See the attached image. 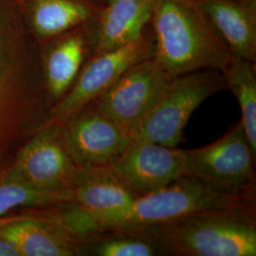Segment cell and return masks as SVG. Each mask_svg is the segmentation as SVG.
Wrapping results in <instances>:
<instances>
[{
    "label": "cell",
    "mask_w": 256,
    "mask_h": 256,
    "mask_svg": "<svg viewBox=\"0 0 256 256\" xmlns=\"http://www.w3.org/2000/svg\"><path fill=\"white\" fill-rule=\"evenodd\" d=\"M149 27L153 56L170 78L203 70L222 72L232 57L194 0H153Z\"/></svg>",
    "instance_id": "cell-2"
},
{
    "label": "cell",
    "mask_w": 256,
    "mask_h": 256,
    "mask_svg": "<svg viewBox=\"0 0 256 256\" xmlns=\"http://www.w3.org/2000/svg\"><path fill=\"white\" fill-rule=\"evenodd\" d=\"M70 189L72 192L70 204L88 212L118 209L138 198L120 182L108 166L77 167Z\"/></svg>",
    "instance_id": "cell-15"
},
{
    "label": "cell",
    "mask_w": 256,
    "mask_h": 256,
    "mask_svg": "<svg viewBox=\"0 0 256 256\" xmlns=\"http://www.w3.org/2000/svg\"><path fill=\"white\" fill-rule=\"evenodd\" d=\"M114 1H146V0H106L104 3H106V2H114Z\"/></svg>",
    "instance_id": "cell-22"
},
{
    "label": "cell",
    "mask_w": 256,
    "mask_h": 256,
    "mask_svg": "<svg viewBox=\"0 0 256 256\" xmlns=\"http://www.w3.org/2000/svg\"><path fill=\"white\" fill-rule=\"evenodd\" d=\"M102 4L96 0H34L32 26L48 41L96 18Z\"/></svg>",
    "instance_id": "cell-17"
},
{
    "label": "cell",
    "mask_w": 256,
    "mask_h": 256,
    "mask_svg": "<svg viewBox=\"0 0 256 256\" xmlns=\"http://www.w3.org/2000/svg\"><path fill=\"white\" fill-rule=\"evenodd\" d=\"M152 1H114L102 4L93 21V54L130 44L149 26Z\"/></svg>",
    "instance_id": "cell-13"
},
{
    "label": "cell",
    "mask_w": 256,
    "mask_h": 256,
    "mask_svg": "<svg viewBox=\"0 0 256 256\" xmlns=\"http://www.w3.org/2000/svg\"><path fill=\"white\" fill-rule=\"evenodd\" d=\"M97 2H99L100 4H104V2H106V0H96Z\"/></svg>",
    "instance_id": "cell-23"
},
{
    "label": "cell",
    "mask_w": 256,
    "mask_h": 256,
    "mask_svg": "<svg viewBox=\"0 0 256 256\" xmlns=\"http://www.w3.org/2000/svg\"><path fill=\"white\" fill-rule=\"evenodd\" d=\"M64 146L78 167L110 166L130 146L133 135L94 102L58 126Z\"/></svg>",
    "instance_id": "cell-7"
},
{
    "label": "cell",
    "mask_w": 256,
    "mask_h": 256,
    "mask_svg": "<svg viewBox=\"0 0 256 256\" xmlns=\"http://www.w3.org/2000/svg\"><path fill=\"white\" fill-rule=\"evenodd\" d=\"M14 38L8 18L0 10V124L8 106L18 70Z\"/></svg>",
    "instance_id": "cell-20"
},
{
    "label": "cell",
    "mask_w": 256,
    "mask_h": 256,
    "mask_svg": "<svg viewBox=\"0 0 256 256\" xmlns=\"http://www.w3.org/2000/svg\"><path fill=\"white\" fill-rule=\"evenodd\" d=\"M256 154L241 122L208 146L185 150L184 174L214 192L256 200Z\"/></svg>",
    "instance_id": "cell-4"
},
{
    "label": "cell",
    "mask_w": 256,
    "mask_h": 256,
    "mask_svg": "<svg viewBox=\"0 0 256 256\" xmlns=\"http://www.w3.org/2000/svg\"><path fill=\"white\" fill-rule=\"evenodd\" d=\"M77 165L64 146L58 126L39 128V132L20 152L12 168L37 189L48 192L70 191V182Z\"/></svg>",
    "instance_id": "cell-10"
},
{
    "label": "cell",
    "mask_w": 256,
    "mask_h": 256,
    "mask_svg": "<svg viewBox=\"0 0 256 256\" xmlns=\"http://www.w3.org/2000/svg\"><path fill=\"white\" fill-rule=\"evenodd\" d=\"M0 256H19L18 250L7 240L0 236Z\"/></svg>",
    "instance_id": "cell-21"
},
{
    "label": "cell",
    "mask_w": 256,
    "mask_h": 256,
    "mask_svg": "<svg viewBox=\"0 0 256 256\" xmlns=\"http://www.w3.org/2000/svg\"><path fill=\"white\" fill-rule=\"evenodd\" d=\"M153 54L154 38L148 26L144 34L130 44L92 55L72 88L50 108L42 126L61 124L108 90L131 66Z\"/></svg>",
    "instance_id": "cell-6"
},
{
    "label": "cell",
    "mask_w": 256,
    "mask_h": 256,
    "mask_svg": "<svg viewBox=\"0 0 256 256\" xmlns=\"http://www.w3.org/2000/svg\"><path fill=\"white\" fill-rule=\"evenodd\" d=\"M185 150L149 142H133L108 166L126 188L138 196L158 191L184 176Z\"/></svg>",
    "instance_id": "cell-9"
},
{
    "label": "cell",
    "mask_w": 256,
    "mask_h": 256,
    "mask_svg": "<svg viewBox=\"0 0 256 256\" xmlns=\"http://www.w3.org/2000/svg\"><path fill=\"white\" fill-rule=\"evenodd\" d=\"M93 21L46 41L50 46L43 59L44 86L54 106L72 88L92 56Z\"/></svg>",
    "instance_id": "cell-11"
},
{
    "label": "cell",
    "mask_w": 256,
    "mask_h": 256,
    "mask_svg": "<svg viewBox=\"0 0 256 256\" xmlns=\"http://www.w3.org/2000/svg\"><path fill=\"white\" fill-rule=\"evenodd\" d=\"M170 79L151 56L131 66L93 102L133 135L154 108Z\"/></svg>",
    "instance_id": "cell-8"
},
{
    "label": "cell",
    "mask_w": 256,
    "mask_h": 256,
    "mask_svg": "<svg viewBox=\"0 0 256 256\" xmlns=\"http://www.w3.org/2000/svg\"><path fill=\"white\" fill-rule=\"evenodd\" d=\"M0 236L12 245L19 256H77L80 242V238L50 216L4 224L0 227Z\"/></svg>",
    "instance_id": "cell-14"
},
{
    "label": "cell",
    "mask_w": 256,
    "mask_h": 256,
    "mask_svg": "<svg viewBox=\"0 0 256 256\" xmlns=\"http://www.w3.org/2000/svg\"><path fill=\"white\" fill-rule=\"evenodd\" d=\"M238 206H256V200L214 192L184 174L167 187L140 196L118 209L88 212L66 203L48 214L81 239L102 230L150 228L192 212Z\"/></svg>",
    "instance_id": "cell-1"
},
{
    "label": "cell",
    "mask_w": 256,
    "mask_h": 256,
    "mask_svg": "<svg viewBox=\"0 0 256 256\" xmlns=\"http://www.w3.org/2000/svg\"><path fill=\"white\" fill-rule=\"evenodd\" d=\"M226 90L236 98L241 108V124L256 154V62L232 56L221 72Z\"/></svg>",
    "instance_id": "cell-18"
},
{
    "label": "cell",
    "mask_w": 256,
    "mask_h": 256,
    "mask_svg": "<svg viewBox=\"0 0 256 256\" xmlns=\"http://www.w3.org/2000/svg\"><path fill=\"white\" fill-rule=\"evenodd\" d=\"M96 256H167L164 243L152 228L108 230L80 239L78 254Z\"/></svg>",
    "instance_id": "cell-16"
},
{
    "label": "cell",
    "mask_w": 256,
    "mask_h": 256,
    "mask_svg": "<svg viewBox=\"0 0 256 256\" xmlns=\"http://www.w3.org/2000/svg\"><path fill=\"white\" fill-rule=\"evenodd\" d=\"M72 191L48 192L22 180L14 169L0 173V216L19 207H55L70 203Z\"/></svg>",
    "instance_id": "cell-19"
},
{
    "label": "cell",
    "mask_w": 256,
    "mask_h": 256,
    "mask_svg": "<svg viewBox=\"0 0 256 256\" xmlns=\"http://www.w3.org/2000/svg\"><path fill=\"white\" fill-rule=\"evenodd\" d=\"M150 228L168 256H256V206L200 210Z\"/></svg>",
    "instance_id": "cell-3"
},
{
    "label": "cell",
    "mask_w": 256,
    "mask_h": 256,
    "mask_svg": "<svg viewBox=\"0 0 256 256\" xmlns=\"http://www.w3.org/2000/svg\"><path fill=\"white\" fill-rule=\"evenodd\" d=\"M225 90L223 74L214 70L171 78L154 108L133 133V142L178 146L194 111L207 98Z\"/></svg>",
    "instance_id": "cell-5"
},
{
    "label": "cell",
    "mask_w": 256,
    "mask_h": 256,
    "mask_svg": "<svg viewBox=\"0 0 256 256\" xmlns=\"http://www.w3.org/2000/svg\"><path fill=\"white\" fill-rule=\"evenodd\" d=\"M232 56L256 62V0H194Z\"/></svg>",
    "instance_id": "cell-12"
}]
</instances>
